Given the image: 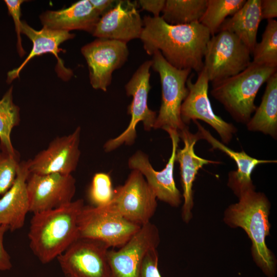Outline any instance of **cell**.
Listing matches in <instances>:
<instances>
[{
    "instance_id": "obj_1",
    "label": "cell",
    "mask_w": 277,
    "mask_h": 277,
    "mask_svg": "<svg viewBox=\"0 0 277 277\" xmlns=\"http://www.w3.org/2000/svg\"><path fill=\"white\" fill-rule=\"evenodd\" d=\"M140 39L146 52L159 51L166 61L179 69L199 73L204 67V57L211 34L200 22L170 25L160 16L145 15Z\"/></svg>"
},
{
    "instance_id": "obj_2",
    "label": "cell",
    "mask_w": 277,
    "mask_h": 277,
    "mask_svg": "<svg viewBox=\"0 0 277 277\" xmlns=\"http://www.w3.org/2000/svg\"><path fill=\"white\" fill-rule=\"evenodd\" d=\"M84 206V201L78 199L33 214L28 233L29 246L42 263L57 258L79 238L77 220Z\"/></svg>"
},
{
    "instance_id": "obj_3",
    "label": "cell",
    "mask_w": 277,
    "mask_h": 277,
    "mask_svg": "<svg viewBox=\"0 0 277 277\" xmlns=\"http://www.w3.org/2000/svg\"><path fill=\"white\" fill-rule=\"evenodd\" d=\"M238 203L226 210L225 221L229 226L242 228L252 243V252L258 265L268 277H274L275 263L265 243L269 234L268 221L270 204L261 192L251 190L241 194Z\"/></svg>"
},
{
    "instance_id": "obj_4",
    "label": "cell",
    "mask_w": 277,
    "mask_h": 277,
    "mask_svg": "<svg viewBox=\"0 0 277 277\" xmlns=\"http://www.w3.org/2000/svg\"><path fill=\"white\" fill-rule=\"evenodd\" d=\"M276 72V68L253 63L239 73L212 84L211 94L238 123L247 124L256 107V95L262 85Z\"/></svg>"
},
{
    "instance_id": "obj_5",
    "label": "cell",
    "mask_w": 277,
    "mask_h": 277,
    "mask_svg": "<svg viewBox=\"0 0 277 277\" xmlns=\"http://www.w3.org/2000/svg\"><path fill=\"white\" fill-rule=\"evenodd\" d=\"M151 60V68L159 73L162 87V103L153 128H171L179 132L187 127L181 117V108L188 93L186 82L192 70L174 67L159 51L154 52Z\"/></svg>"
},
{
    "instance_id": "obj_6",
    "label": "cell",
    "mask_w": 277,
    "mask_h": 277,
    "mask_svg": "<svg viewBox=\"0 0 277 277\" xmlns=\"http://www.w3.org/2000/svg\"><path fill=\"white\" fill-rule=\"evenodd\" d=\"M79 238L99 241L109 248H120L141 226L132 223L108 205L85 206L77 220Z\"/></svg>"
},
{
    "instance_id": "obj_7",
    "label": "cell",
    "mask_w": 277,
    "mask_h": 277,
    "mask_svg": "<svg viewBox=\"0 0 277 277\" xmlns=\"http://www.w3.org/2000/svg\"><path fill=\"white\" fill-rule=\"evenodd\" d=\"M251 51L234 34L221 31L211 36L204 57V68L212 84L234 76L251 63Z\"/></svg>"
},
{
    "instance_id": "obj_8",
    "label": "cell",
    "mask_w": 277,
    "mask_h": 277,
    "mask_svg": "<svg viewBox=\"0 0 277 277\" xmlns=\"http://www.w3.org/2000/svg\"><path fill=\"white\" fill-rule=\"evenodd\" d=\"M151 65V60L144 62L125 85L127 95L132 97L128 108V113L131 116L130 121L127 128L121 134L105 143L104 148L106 152L114 150L124 144H133L136 137V126L140 122L143 124L146 131L153 128L157 114L148 106V93L151 89L150 69Z\"/></svg>"
},
{
    "instance_id": "obj_9",
    "label": "cell",
    "mask_w": 277,
    "mask_h": 277,
    "mask_svg": "<svg viewBox=\"0 0 277 277\" xmlns=\"http://www.w3.org/2000/svg\"><path fill=\"white\" fill-rule=\"evenodd\" d=\"M156 199L143 174L132 170L125 183L114 190L108 205L128 221L142 226L150 222Z\"/></svg>"
},
{
    "instance_id": "obj_10",
    "label": "cell",
    "mask_w": 277,
    "mask_h": 277,
    "mask_svg": "<svg viewBox=\"0 0 277 277\" xmlns=\"http://www.w3.org/2000/svg\"><path fill=\"white\" fill-rule=\"evenodd\" d=\"M104 243L78 238L57 259L65 277H110Z\"/></svg>"
},
{
    "instance_id": "obj_11",
    "label": "cell",
    "mask_w": 277,
    "mask_h": 277,
    "mask_svg": "<svg viewBox=\"0 0 277 277\" xmlns=\"http://www.w3.org/2000/svg\"><path fill=\"white\" fill-rule=\"evenodd\" d=\"M81 51L88 65L91 86L105 92L111 83L113 72L126 63L129 55L127 43L106 38H97Z\"/></svg>"
},
{
    "instance_id": "obj_12",
    "label": "cell",
    "mask_w": 277,
    "mask_h": 277,
    "mask_svg": "<svg viewBox=\"0 0 277 277\" xmlns=\"http://www.w3.org/2000/svg\"><path fill=\"white\" fill-rule=\"evenodd\" d=\"M188 77V93L181 108V117L186 125L200 120L209 124L219 134L223 144H228L237 131L233 124L224 121L213 112L208 97L209 80L205 69L198 73L194 83Z\"/></svg>"
},
{
    "instance_id": "obj_13",
    "label": "cell",
    "mask_w": 277,
    "mask_h": 277,
    "mask_svg": "<svg viewBox=\"0 0 277 277\" xmlns=\"http://www.w3.org/2000/svg\"><path fill=\"white\" fill-rule=\"evenodd\" d=\"M75 184L72 174L30 173L27 180L29 212L34 214L70 203L75 193Z\"/></svg>"
},
{
    "instance_id": "obj_14",
    "label": "cell",
    "mask_w": 277,
    "mask_h": 277,
    "mask_svg": "<svg viewBox=\"0 0 277 277\" xmlns=\"http://www.w3.org/2000/svg\"><path fill=\"white\" fill-rule=\"evenodd\" d=\"M160 241L158 229L149 222L118 250H108L110 277H138L144 257L150 249L157 248Z\"/></svg>"
},
{
    "instance_id": "obj_15",
    "label": "cell",
    "mask_w": 277,
    "mask_h": 277,
    "mask_svg": "<svg viewBox=\"0 0 277 277\" xmlns=\"http://www.w3.org/2000/svg\"><path fill=\"white\" fill-rule=\"evenodd\" d=\"M172 142V151L165 167L161 171L154 170L147 154L136 151L128 160L129 168L139 171L144 176L148 185L156 199L177 207L181 203V194L177 188L173 177L174 163L180 137L176 130L168 128L165 130Z\"/></svg>"
},
{
    "instance_id": "obj_16",
    "label": "cell",
    "mask_w": 277,
    "mask_h": 277,
    "mask_svg": "<svg viewBox=\"0 0 277 277\" xmlns=\"http://www.w3.org/2000/svg\"><path fill=\"white\" fill-rule=\"evenodd\" d=\"M81 132L78 126L70 134L54 138L46 149L29 159L30 173L71 174L76 170L81 156Z\"/></svg>"
},
{
    "instance_id": "obj_17",
    "label": "cell",
    "mask_w": 277,
    "mask_h": 277,
    "mask_svg": "<svg viewBox=\"0 0 277 277\" xmlns=\"http://www.w3.org/2000/svg\"><path fill=\"white\" fill-rule=\"evenodd\" d=\"M136 2L118 0L115 6L99 18L92 35L127 43L140 38L143 22Z\"/></svg>"
},
{
    "instance_id": "obj_18",
    "label": "cell",
    "mask_w": 277,
    "mask_h": 277,
    "mask_svg": "<svg viewBox=\"0 0 277 277\" xmlns=\"http://www.w3.org/2000/svg\"><path fill=\"white\" fill-rule=\"evenodd\" d=\"M21 33L32 42V48L20 66L7 73L6 82L8 84H10L14 79L19 77L21 71L32 58L47 53L53 54L56 58L57 64L55 70L60 77L64 81H68L72 76V71L65 66L63 61L58 56V53L64 51L60 48V46L64 42L73 38L74 34L44 26L41 30H37L30 26L25 21H22Z\"/></svg>"
},
{
    "instance_id": "obj_19",
    "label": "cell",
    "mask_w": 277,
    "mask_h": 277,
    "mask_svg": "<svg viewBox=\"0 0 277 277\" xmlns=\"http://www.w3.org/2000/svg\"><path fill=\"white\" fill-rule=\"evenodd\" d=\"M179 135L184 146L182 149H177L175 160L180 164L184 200L182 216L183 221L187 223L191 217L193 206L192 186L199 170L205 165L219 162L203 159L195 153L194 145L199 138L196 133L190 132L187 126L180 131Z\"/></svg>"
},
{
    "instance_id": "obj_20",
    "label": "cell",
    "mask_w": 277,
    "mask_h": 277,
    "mask_svg": "<svg viewBox=\"0 0 277 277\" xmlns=\"http://www.w3.org/2000/svg\"><path fill=\"white\" fill-rule=\"evenodd\" d=\"M30 173L29 160L19 162L16 180L12 187L0 197V225L12 231L22 228L29 212L27 180Z\"/></svg>"
},
{
    "instance_id": "obj_21",
    "label": "cell",
    "mask_w": 277,
    "mask_h": 277,
    "mask_svg": "<svg viewBox=\"0 0 277 277\" xmlns=\"http://www.w3.org/2000/svg\"><path fill=\"white\" fill-rule=\"evenodd\" d=\"M194 122L198 129L196 134L199 140H206L211 145L212 149L221 150L236 163L238 169L229 173L228 185L238 197L246 191L255 189L251 175L258 165L276 162L274 160H259L252 157L243 150L240 152L234 151L214 137L197 121Z\"/></svg>"
},
{
    "instance_id": "obj_22",
    "label": "cell",
    "mask_w": 277,
    "mask_h": 277,
    "mask_svg": "<svg viewBox=\"0 0 277 277\" xmlns=\"http://www.w3.org/2000/svg\"><path fill=\"white\" fill-rule=\"evenodd\" d=\"M100 18L89 0L78 1L60 10H47L39 16L44 27L68 32L83 30L91 34Z\"/></svg>"
},
{
    "instance_id": "obj_23",
    "label": "cell",
    "mask_w": 277,
    "mask_h": 277,
    "mask_svg": "<svg viewBox=\"0 0 277 277\" xmlns=\"http://www.w3.org/2000/svg\"><path fill=\"white\" fill-rule=\"evenodd\" d=\"M261 1H246L241 9L224 21L217 31H227L234 34L251 53L257 43V33L262 21Z\"/></svg>"
},
{
    "instance_id": "obj_24",
    "label": "cell",
    "mask_w": 277,
    "mask_h": 277,
    "mask_svg": "<svg viewBox=\"0 0 277 277\" xmlns=\"http://www.w3.org/2000/svg\"><path fill=\"white\" fill-rule=\"evenodd\" d=\"M267 85L259 107L246 124L248 130L259 131L277 137V72L266 82Z\"/></svg>"
},
{
    "instance_id": "obj_25",
    "label": "cell",
    "mask_w": 277,
    "mask_h": 277,
    "mask_svg": "<svg viewBox=\"0 0 277 277\" xmlns=\"http://www.w3.org/2000/svg\"><path fill=\"white\" fill-rule=\"evenodd\" d=\"M207 0H166L161 17L170 25H186L200 22Z\"/></svg>"
},
{
    "instance_id": "obj_26",
    "label": "cell",
    "mask_w": 277,
    "mask_h": 277,
    "mask_svg": "<svg viewBox=\"0 0 277 277\" xmlns=\"http://www.w3.org/2000/svg\"><path fill=\"white\" fill-rule=\"evenodd\" d=\"M11 86L0 100V149L12 154L18 153L12 144L11 133L20 122V109L13 101Z\"/></svg>"
},
{
    "instance_id": "obj_27",
    "label": "cell",
    "mask_w": 277,
    "mask_h": 277,
    "mask_svg": "<svg viewBox=\"0 0 277 277\" xmlns=\"http://www.w3.org/2000/svg\"><path fill=\"white\" fill-rule=\"evenodd\" d=\"M246 0H207L205 11L200 23L209 31L211 36L218 30L229 15L232 16L246 2Z\"/></svg>"
},
{
    "instance_id": "obj_28",
    "label": "cell",
    "mask_w": 277,
    "mask_h": 277,
    "mask_svg": "<svg viewBox=\"0 0 277 277\" xmlns=\"http://www.w3.org/2000/svg\"><path fill=\"white\" fill-rule=\"evenodd\" d=\"M251 62L261 66L272 68L277 67V21H267V24L262 36L252 51Z\"/></svg>"
},
{
    "instance_id": "obj_29",
    "label": "cell",
    "mask_w": 277,
    "mask_h": 277,
    "mask_svg": "<svg viewBox=\"0 0 277 277\" xmlns=\"http://www.w3.org/2000/svg\"><path fill=\"white\" fill-rule=\"evenodd\" d=\"M114 192L110 176L106 173L98 172L92 178L87 197L92 206L103 207L111 201Z\"/></svg>"
},
{
    "instance_id": "obj_30",
    "label": "cell",
    "mask_w": 277,
    "mask_h": 277,
    "mask_svg": "<svg viewBox=\"0 0 277 277\" xmlns=\"http://www.w3.org/2000/svg\"><path fill=\"white\" fill-rule=\"evenodd\" d=\"M19 154L0 152V196L13 185L17 176L19 164Z\"/></svg>"
},
{
    "instance_id": "obj_31",
    "label": "cell",
    "mask_w": 277,
    "mask_h": 277,
    "mask_svg": "<svg viewBox=\"0 0 277 277\" xmlns=\"http://www.w3.org/2000/svg\"><path fill=\"white\" fill-rule=\"evenodd\" d=\"M26 2L24 0H5L4 2L7 6L9 14L12 16L17 36L16 48L17 51L21 57L24 56L26 52L24 49L21 38V5Z\"/></svg>"
},
{
    "instance_id": "obj_32",
    "label": "cell",
    "mask_w": 277,
    "mask_h": 277,
    "mask_svg": "<svg viewBox=\"0 0 277 277\" xmlns=\"http://www.w3.org/2000/svg\"><path fill=\"white\" fill-rule=\"evenodd\" d=\"M158 261L156 248L150 249L142 262L138 277H161L158 269Z\"/></svg>"
},
{
    "instance_id": "obj_33",
    "label": "cell",
    "mask_w": 277,
    "mask_h": 277,
    "mask_svg": "<svg viewBox=\"0 0 277 277\" xmlns=\"http://www.w3.org/2000/svg\"><path fill=\"white\" fill-rule=\"evenodd\" d=\"M8 226L0 225V271H7L11 269L12 264L11 257L4 246V236L9 230Z\"/></svg>"
},
{
    "instance_id": "obj_34",
    "label": "cell",
    "mask_w": 277,
    "mask_h": 277,
    "mask_svg": "<svg viewBox=\"0 0 277 277\" xmlns=\"http://www.w3.org/2000/svg\"><path fill=\"white\" fill-rule=\"evenodd\" d=\"M165 0H139L137 5L142 9L151 13L153 17L160 16L165 4Z\"/></svg>"
},
{
    "instance_id": "obj_35",
    "label": "cell",
    "mask_w": 277,
    "mask_h": 277,
    "mask_svg": "<svg viewBox=\"0 0 277 277\" xmlns=\"http://www.w3.org/2000/svg\"><path fill=\"white\" fill-rule=\"evenodd\" d=\"M261 14L262 19H273L277 16V1L261 0Z\"/></svg>"
},
{
    "instance_id": "obj_36",
    "label": "cell",
    "mask_w": 277,
    "mask_h": 277,
    "mask_svg": "<svg viewBox=\"0 0 277 277\" xmlns=\"http://www.w3.org/2000/svg\"><path fill=\"white\" fill-rule=\"evenodd\" d=\"M89 1L100 17L111 10L117 2V0H89Z\"/></svg>"
}]
</instances>
